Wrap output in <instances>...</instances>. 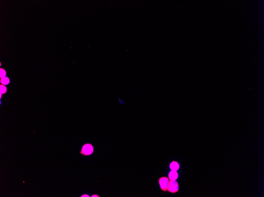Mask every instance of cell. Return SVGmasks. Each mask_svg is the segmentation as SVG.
I'll use <instances>...</instances> for the list:
<instances>
[{
	"mask_svg": "<svg viewBox=\"0 0 264 197\" xmlns=\"http://www.w3.org/2000/svg\"><path fill=\"white\" fill-rule=\"evenodd\" d=\"M169 167L171 170L177 171L180 168V164L177 161H173L170 164Z\"/></svg>",
	"mask_w": 264,
	"mask_h": 197,
	"instance_id": "277c9868",
	"label": "cell"
},
{
	"mask_svg": "<svg viewBox=\"0 0 264 197\" xmlns=\"http://www.w3.org/2000/svg\"><path fill=\"white\" fill-rule=\"evenodd\" d=\"M179 190L178 183L176 180H169V184L167 191L171 193H175Z\"/></svg>",
	"mask_w": 264,
	"mask_h": 197,
	"instance_id": "6da1fadb",
	"label": "cell"
},
{
	"mask_svg": "<svg viewBox=\"0 0 264 197\" xmlns=\"http://www.w3.org/2000/svg\"><path fill=\"white\" fill-rule=\"evenodd\" d=\"M81 197H89V195H88L84 194V195H82V196H81Z\"/></svg>",
	"mask_w": 264,
	"mask_h": 197,
	"instance_id": "30bf717a",
	"label": "cell"
},
{
	"mask_svg": "<svg viewBox=\"0 0 264 197\" xmlns=\"http://www.w3.org/2000/svg\"><path fill=\"white\" fill-rule=\"evenodd\" d=\"M178 177V174L177 172L171 170L168 174V178L170 180H176Z\"/></svg>",
	"mask_w": 264,
	"mask_h": 197,
	"instance_id": "5b68a950",
	"label": "cell"
},
{
	"mask_svg": "<svg viewBox=\"0 0 264 197\" xmlns=\"http://www.w3.org/2000/svg\"><path fill=\"white\" fill-rule=\"evenodd\" d=\"M6 71L3 68H0V77L3 78L6 76Z\"/></svg>",
	"mask_w": 264,
	"mask_h": 197,
	"instance_id": "ba28073f",
	"label": "cell"
},
{
	"mask_svg": "<svg viewBox=\"0 0 264 197\" xmlns=\"http://www.w3.org/2000/svg\"><path fill=\"white\" fill-rule=\"evenodd\" d=\"M93 151L94 148L92 145L87 143L84 144L82 147L81 154L84 155H89L93 153Z\"/></svg>",
	"mask_w": 264,
	"mask_h": 197,
	"instance_id": "3957f363",
	"label": "cell"
},
{
	"mask_svg": "<svg viewBox=\"0 0 264 197\" xmlns=\"http://www.w3.org/2000/svg\"><path fill=\"white\" fill-rule=\"evenodd\" d=\"M0 82L3 85H7L9 84L10 80L9 79V78H8L7 77L5 76V77L2 78L1 80H0Z\"/></svg>",
	"mask_w": 264,
	"mask_h": 197,
	"instance_id": "8992f818",
	"label": "cell"
},
{
	"mask_svg": "<svg viewBox=\"0 0 264 197\" xmlns=\"http://www.w3.org/2000/svg\"><path fill=\"white\" fill-rule=\"evenodd\" d=\"M169 178L166 176L161 177L159 179L158 181L160 188L162 191L167 192L169 184Z\"/></svg>",
	"mask_w": 264,
	"mask_h": 197,
	"instance_id": "7a4b0ae2",
	"label": "cell"
},
{
	"mask_svg": "<svg viewBox=\"0 0 264 197\" xmlns=\"http://www.w3.org/2000/svg\"><path fill=\"white\" fill-rule=\"evenodd\" d=\"M91 197H100V196H99V195H97V194H93V195H92V196H91Z\"/></svg>",
	"mask_w": 264,
	"mask_h": 197,
	"instance_id": "9c48e42d",
	"label": "cell"
},
{
	"mask_svg": "<svg viewBox=\"0 0 264 197\" xmlns=\"http://www.w3.org/2000/svg\"><path fill=\"white\" fill-rule=\"evenodd\" d=\"M6 91L7 88L5 85H0V94H5L6 92Z\"/></svg>",
	"mask_w": 264,
	"mask_h": 197,
	"instance_id": "52a82bcc",
	"label": "cell"
}]
</instances>
